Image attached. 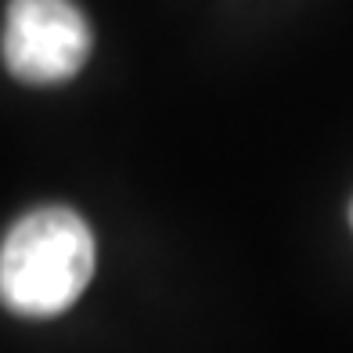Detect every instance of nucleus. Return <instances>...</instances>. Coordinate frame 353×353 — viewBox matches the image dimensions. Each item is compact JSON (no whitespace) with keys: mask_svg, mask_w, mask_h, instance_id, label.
I'll return each instance as SVG.
<instances>
[{"mask_svg":"<svg viewBox=\"0 0 353 353\" xmlns=\"http://www.w3.org/2000/svg\"><path fill=\"white\" fill-rule=\"evenodd\" d=\"M350 228H353V202H350Z\"/></svg>","mask_w":353,"mask_h":353,"instance_id":"3","label":"nucleus"},{"mask_svg":"<svg viewBox=\"0 0 353 353\" xmlns=\"http://www.w3.org/2000/svg\"><path fill=\"white\" fill-rule=\"evenodd\" d=\"M94 278V234L69 205H40L0 242V303L19 317H58Z\"/></svg>","mask_w":353,"mask_h":353,"instance_id":"1","label":"nucleus"},{"mask_svg":"<svg viewBox=\"0 0 353 353\" xmlns=\"http://www.w3.org/2000/svg\"><path fill=\"white\" fill-rule=\"evenodd\" d=\"M0 47L14 79L54 87L87 65L90 26L72 0H11Z\"/></svg>","mask_w":353,"mask_h":353,"instance_id":"2","label":"nucleus"}]
</instances>
